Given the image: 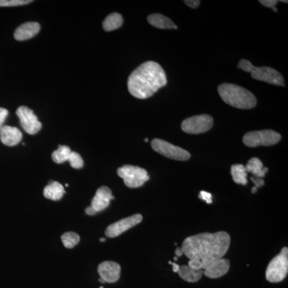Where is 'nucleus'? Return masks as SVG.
<instances>
[{"label":"nucleus","mask_w":288,"mask_h":288,"mask_svg":"<svg viewBox=\"0 0 288 288\" xmlns=\"http://www.w3.org/2000/svg\"><path fill=\"white\" fill-rule=\"evenodd\" d=\"M16 114L23 130L30 135H35L41 130L42 123L38 120L34 111L27 106H19Z\"/></svg>","instance_id":"9"},{"label":"nucleus","mask_w":288,"mask_h":288,"mask_svg":"<svg viewBox=\"0 0 288 288\" xmlns=\"http://www.w3.org/2000/svg\"><path fill=\"white\" fill-rule=\"evenodd\" d=\"M231 176L235 183L242 185L247 184V172L245 166L235 164L231 166Z\"/></svg>","instance_id":"22"},{"label":"nucleus","mask_w":288,"mask_h":288,"mask_svg":"<svg viewBox=\"0 0 288 288\" xmlns=\"http://www.w3.org/2000/svg\"><path fill=\"white\" fill-rule=\"evenodd\" d=\"M281 139V135L272 130L251 131L243 136V143L249 147L275 145Z\"/></svg>","instance_id":"6"},{"label":"nucleus","mask_w":288,"mask_h":288,"mask_svg":"<svg viewBox=\"0 0 288 288\" xmlns=\"http://www.w3.org/2000/svg\"><path fill=\"white\" fill-rule=\"evenodd\" d=\"M117 173L123 179L125 185L130 188L142 187L150 178L145 169L136 166L124 165L118 169Z\"/></svg>","instance_id":"5"},{"label":"nucleus","mask_w":288,"mask_h":288,"mask_svg":"<svg viewBox=\"0 0 288 288\" xmlns=\"http://www.w3.org/2000/svg\"><path fill=\"white\" fill-rule=\"evenodd\" d=\"M238 68L239 69H242L244 72H252V69H253L254 66L252 65L251 62L248 61L247 60H242L239 61V65H238Z\"/></svg>","instance_id":"27"},{"label":"nucleus","mask_w":288,"mask_h":288,"mask_svg":"<svg viewBox=\"0 0 288 288\" xmlns=\"http://www.w3.org/2000/svg\"><path fill=\"white\" fill-rule=\"evenodd\" d=\"M231 237L225 231L201 233L183 242L184 255L189 260H200L202 269L210 262L222 259L228 252Z\"/></svg>","instance_id":"1"},{"label":"nucleus","mask_w":288,"mask_h":288,"mask_svg":"<svg viewBox=\"0 0 288 288\" xmlns=\"http://www.w3.org/2000/svg\"><path fill=\"white\" fill-rule=\"evenodd\" d=\"M112 192L107 187H101L98 188L94 198L92 201V206L96 212H99L106 209L110 204V201L114 199Z\"/></svg>","instance_id":"14"},{"label":"nucleus","mask_w":288,"mask_h":288,"mask_svg":"<svg viewBox=\"0 0 288 288\" xmlns=\"http://www.w3.org/2000/svg\"><path fill=\"white\" fill-rule=\"evenodd\" d=\"M251 180L253 181L254 184L256 185V188H262L264 185V181L261 178H251Z\"/></svg>","instance_id":"33"},{"label":"nucleus","mask_w":288,"mask_h":288,"mask_svg":"<svg viewBox=\"0 0 288 288\" xmlns=\"http://www.w3.org/2000/svg\"><path fill=\"white\" fill-rule=\"evenodd\" d=\"M72 153V150L68 146H59L56 151L52 153V160L56 164H63L68 161L70 155Z\"/></svg>","instance_id":"23"},{"label":"nucleus","mask_w":288,"mask_h":288,"mask_svg":"<svg viewBox=\"0 0 288 288\" xmlns=\"http://www.w3.org/2000/svg\"><path fill=\"white\" fill-rule=\"evenodd\" d=\"M61 239L64 247L71 249L80 243V237L75 232H66L62 235Z\"/></svg>","instance_id":"24"},{"label":"nucleus","mask_w":288,"mask_h":288,"mask_svg":"<svg viewBox=\"0 0 288 288\" xmlns=\"http://www.w3.org/2000/svg\"><path fill=\"white\" fill-rule=\"evenodd\" d=\"M98 281H99V282L102 283V284H104V280H102V279H99V280H98Z\"/></svg>","instance_id":"38"},{"label":"nucleus","mask_w":288,"mask_h":288,"mask_svg":"<svg viewBox=\"0 0 288 288\" xmlns=\"http://www.w3.org/2000/svg\"><path fill=\"white\" fill-rule=\"evenodd\" d=\"M65 194V190L61 184L54 181H50L49 184L44 188L43 195L48 199L53 201H59L63 198Z\"/></svg>","instance_id":"17"},{"label":"nucleus","mask_w":288,"mask_h":288,"mask_svg":"<svg viewBox=\"0 0 288 288\" xmlns=\"http://www.w3.org/2000/svg\"><path fill=\"white\" fill-rule=\"evenodd\" d=\"M145 142H148V139H145Z\"/></svg>","instance_id":"41"},{"label":"nucleus","mask_w":288,"mask_h":288,"mask_svg":"<svg viewBox=\"0 0 288 288\" xmlns=\"http://www.w3.org/2000/svg\"><path fill=\"white\" fill-rule=\"evenodd\" d=\"M175 253H176V257H180V256H182L183 255H184L182 247H178V248H176Z\"/></svg>","instance_id":"36"},{"label":"nucleus","mask_w":288,"mask_h":288,"mask_svg":"<svg viewBox=\"0 0 288 288\" xmlns=\"http://www.w3.org/2000/svg\"><path fill=\"white\" fill-rule=\"evenodd\" d=\"M23 134L17 127L3 125L0 130V139L4 145L13 147L20 143Z\"/></svg>","instance_id":"15"},{"label":"nucleus","mask_w":288,"mask_h":288,"mask_svg":"<svg viewBox=\"0 0 288 288\" xmlns=\"http://www.w3.org/2000/svg\"><path fill=\"white\" fill-rule=\"evenodd\" d=\"M252 77L255 80H260L268 84L277 85V86H284V77L281 76L280 72L276 70L268 67H261L256 68L254 67L251 72Z\"/></svg>","instance_id":"11"},{"label":"nucleus","mask_w":288,"mask_h":288,"mask_svg":"<svg viewBox=\"0 0 288 288\" xmlns=\"http://www.w3.org/2000/svg\"><path fill=\"white\" fill-rule=\"evenodd\" d=\"M174 260H178V257H176H176H174Z\"/></svg>","instance_id":"40"},{"label":"nucleus","mask_w":288,"mask_h":288,"mask_svg":"<svg viewBox=\"0 0 288 288\" xmlns=\"http://www.w3.org/2000/svg\"><path fill=\"white\" fill-rule=\"evenodd\" d=\"M86 213L88 215H96V211L94 210V208L92 207V206H88V208L86 209Z\"/></svg>","instance_id":"34"},{"label":"nucleus","mask_w":288,"mask_h":288,"mask_svg":"<svg viewBox=\"0 0 288 288\" xmlns=\"http://www.w3.org/2000/svg\"><path fill=\"white\" fill-rule=\"evenodd\" d=\"M40 31V25L36 22H28L21 25L14 31V39L18 41H24L31 39Z\"/></svg>","instance_id":"16"},{"label":"nucleus","mask_w":288,"mask_h":288,"mask_svg":"<svg viewBox=\"0 0 288 288\" xmlns=\"http://www.w3.org/2000/svg\"><path fill=\"white\" fill-rule=\"evenodd\" d=\"M230 268V262L226 259H219L215 261L210 262L205 266L202 271L203 275L210 279L220 278L228 272Z\"/></svg>","instance_id":"13"},{"label":"nucleus","mask_w":288,"mask_h":288,"mask_svg":"<svg viewBox=\"0 0 288 288\" xmlns=\"http://www.w3.org/2000/svg\"><path fill=\"white\" fill-rule=\"evenodd\" d=\"M188 266L193 269L195 270H202V264H201L200 260H189L188 262Z\"/></svg>","instance_id":"30"},{"label":"nucleus","mask_w":288,"mask_h":288,"mask_svg":"<svg viewBox=\"0 0 288 288\" xmlns=\"http://www.w3.org/2000/svg\"><path fill=\"white\" fill-rule=\"evenodd\" d=\"M151 147L154 151L172 160L186 161L191 158L190 153L186 150L173 145L172 143H168L163 139H153L151 142Z\"/></svg>","instance_id":"7"},{"label":"nucleus","mask_w":288,"mask_h":288,"mask_svg":"<svg viewBox=\"0 0 288 288\" xmlns=\"http://www.w3.org/2000/svg\"><path fill=\"white\" fill-rule=\"evenodd\" d=\"M142 220H143V216L139 214H135L125 219H121L108 226L105 231V235L106 237L108 238L117 237L129 229H131V227H135L141 223Z\"/></svg>","instance_id":"10"},{"label":"nucleus","mask_w":288,"mask_h":288,"mask_svg":"<svg viewBox=\"0 0 288 288\" xmlns=\"http://www.w3.org/2000/svg\"><path fill=\"white\" fill-rule=\"evenodd\" d=\"M180 278L188 283H196L202 278L203 271L195 270L188 265L180 266L178 272Z\"/></svg>","instance_id":"19"},{"label":"nucleus","mask_w":288,"mask_h":288,"mask_svg":"<svg viewBox=\"0 0 288 288\" xmlns=\"http://www.w3.org/2000/svg\"><path fill=\"white\" fill-rule=\"evenodd\" d=\"M167 84L165 72L156 62L147 61L131 74L127 88L131 96L144 99L153 96Z\"/></svg>","instance_id":"2"},{"label":"nucleus","mask_w":288,"mask_h":288,"mask_svg":"<svg viewBox=\"0 0 288 288\" xmlns=\"http://www.w3.org/2000/svg\"><path fill=\"white\" fill-rule=\"evenodd\" d=\"M219 96L227 104L239 109H251L257 103L252 92L235 84H223L218 88Z\"/></svg>","instance_id":"3"},{"label":"nucleus","mask_w":288,"mask_h":288,"mask_svg":"<svg viewBox=\"0 0 288 288\" xmlns=\"http://www.w3.org/2000/svg\"><path fill=\"white\" fill-rule=\"evenodd\" d=\"M102 288V287H100V288Z\"/></svg>","instance_id":"42"},{"label":"nucleus","mask_w":288,"mask_h":288,"mask_svg":"<svg viewBox=\"0 0 288 288\" xmlns=\"http://www.w3.org/2000/svg\"><path fill=\"white\" fill-rule=\"evenodd\" d=\"M245 168L247 172H251L256 176V178L263 179V177H264L268 172V168H264L263 163L258 158L251 159L247 163Z\"/></svg>","instance_id":"20"},{"label":"nucleus","mask_w":288,"mask_h":288,"mask_svg":"<svg viewBox=\"0 0 288 288\" xmlns=\"http://www.w3.org/2000/svg\"><path fill=\"white\" fill-rule=\"evenodd\" d=\"M288 272V249L284 247L279 255L270 262L266 270L268 282L280 283L286 278Z\"/></svg>","instance_id":"4"},{"label":"nucleus","mask_w":288,"mask_h":288,"mask_svg":"<svg viewBox=\"0 0 288 288\" xmlns=\"http://www.w3.org/2000/svg\"><path fill=\"white\" fill-rule=\"evenodd\" d=\"M147 20L149 22L150 24L159 29L178 28L172 19H170L168 17L164 16L163 14H150L149 16L147 17Z\"/></svg>","instance_id":"18"},{"label":"nucleus","mask_w":288,"mask_h":288,"mask_svg":"<svg viewBox=\"0 0 288 288\" xmlns=\"http://www.w3.org/2000/svg\"><path fill=\"white\" fill-rule=\"evenodd\" d=\"M106 241V239H104V238H101L100 239V242H102V243H103V242Z\"/></svg>","instance_id":"39"},{"label":"nucleus","mask_w":288,"mask_h":288,"mask_svg":"<svg viewBox=\"0 0 288 288\" xmlns=\"http://www.w3.org/2000/svg\"><path fill=\"white\" fill-rule=\"evenodd\" d=\"M31 2V0H0V6H22Z\"/></svg>","instance_id":"26"},{"label":"nucleus","mask_w":288,"mask_h":288,"mask_svg":"<svg viewBox=\"0 0 288 288\" xmlns=\"http://www.w3.org/2000/svg\"><path fill=\"white\" fill-rule=\"evenodd\" d=\"M256 192H257V188H256V187H255V188H252V194H255V193H256Z\"/></svg>","instance_id":"37"},{"label":"nucleus","mask_w":288,"mask_h":288,"mask_svg":"<svg viewBox=\"0 0 288 288\" xmlns=\"http://www.w3.org/2000/svg\"><path fill=\"white\" fill-rule=\"evenodd\" d=\"M260 2L264 6L272 8L275 12H277V9L276 7V5L278 3L277 0H260Z\"/></svg>","instance_id":"28"},{"label":"nucleus","mask_w":288,"mask_h":288,"mask_svg":"<svg viewBox=\"0 0 288 288\" xmlns=\"http://www.w3.org/2000/svg\"><path fill=\"white\" fill-rule=\"evenodd\" d=\"M120 272V265L115 262H102L98 267V272L100 278L104 280L105 283L109 284L117 282L119 280Z\"/></svg>","instance_id":"12"},{"label":"nucleus","mask_w":288,"mask_h":288,"mask_svg":"<svg viewBox=\"0 0 288 288\" xmlns=\"http://www.w3.org/2000/svg\"><path fill=\"white\" fill-rule=\"evenodd\" d=\"M212 117L209 114H200L190 117L183 121L181 128L188 134H201L208 131L213 126Z\"/></svg>","instance_id":"8"},{"label":"nucleus","mask_w":288,"mask_h":288,"mask_svg":"<svg viewBox=\"0 0 288 288\" xmlns=\"http://www.w3.org/2000/svg\"><path fill=\"white\" fill-rule=\"evenodd\" d=\"M184 3L187 5V6H189L191 8H197L199 4H200V1L198 0H185L184 1Z\"/></svg>","instance_id":"32"},{"label":"nucleus","mask_w":288,"mask_h":288,"mask_svg":"<svg viewBox=\"0 0 288 288\" xmlns=\"http://www.w3.org/2000/svg\"><path fill=\"white\" fill-rule=\"evenodd\" d=\"M199 198L202 200L206 201V203H211L212 202V195L208 192H204V191H202L200 192V194H199Z\"/></svg>","instance_id":"31"},{"label":"nucleus","mask_w":288,"mask_h":288,"mask_svg":"<svg viewBox=\"0 0 288 288\" xmlns=\"http://www.w3.org/2000/svg\"><path fill=\"white\" fill-rule=\"evenodd\" d=\"M7 115H8V110L0 107V130L3 127V123H4Z\"/></svg>","instance_id":"29"},{"label":"nucleus","mask_w":288,"mask_h":288,"mask_svg":"<svg viewBox=\"0 0 288 288\" xmlns=\"http://www.w3.org/2000/svg\"><path fill=\"white\" fill-rule=\"evenodd\" d=\"M123 17L119 13H112L106 17L102 23V27L106 31H114L123 24Z\"/></svg>","instance_id":"21"},{"label":"nucleus","mask_w":288,"mask_h":288,"mask_svg":"<svg viewBox=\"0 0 288 288\" xmlns=\"http://www.w3.org/2000/svg\"><path fill=\"white\" fill-rule=\"evenodd\" d=\"M68 161L69 162L71 167L75 169H81L84 167V163L82 157L80 154L75 151H72Z\"/></svg>","instance_id":"25"},{"label":"nucleus","mask_w":288,"mask_h":288,"mask_svg":"<svg viewBox=\"0 0 288 288\" xmlns=\"http://www.w3.org/2000/svg\"><path fill=\"white\" fill-rule=\"evenodd\" d=\"M169 264H172V270H173V272H176V273H178L179 270H180V266L176 264V263H172V262H169Z\"/></svg>","instance_id":"35"}]
</instances>
